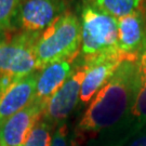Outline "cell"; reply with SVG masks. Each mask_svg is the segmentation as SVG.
Here are the masks:
<instances>
[{
  "label": "cell",
  "instance_id": "5",
  "mask_svg": "<svg viewBox=\"0 0 146 146\" xmlns=\"http://www.w3.org/2000/svg\"><path fill=\"white\" fill-rule=\"evenodd\" d=\"M84 75L86 66L84 60L73 75L48 100L41 118L53 128L67 122L70 114L80 103V91Z\"/></svg>",
  "mask_w": 146,
  "mask_h": 146
},
{
  "label": "cell",
  "instance_id": "13",
  "mask_svg": "<svg viewBox=\"0 0 146 146\" xmlns=\"http://www.w3.org/2000/svg\"><path fill=\"white\" fill-rule=\"evenodd\" d=\"M54 128L46 120L40 118L31 129L23 146H50Z\"/></svg>",
  "mask_w": 146,
  "mask_h": 146
},
{
  "label": "cell",
  "instance_id": "14",
  "mask_svg": "<svg viewBox=\"0 0 146 146\" xmlns=\"http://www.w3.org/2000/svg\"><path fill=\"white\" fill-rule=\"evenodd\" d=\"M26 0H0V33L12 31L17 11Z\"/></svg>",
  "mask_w": 146,
  "mask_h": 146
},
{
  "label": "cell",
  "instance_id": "8",
  "mask_svg": "<svg viewBox=\"0 0 146 146\" xmlns=\"http://www.w3.org/2000/svg\"><path fill=\"white\" fill-rule=\"evenodd\" d=\"M46 105L33 100L29 105L0 122V146H23L31 129L42 117Z\"/></svg>",
  "mask_w": 146,
  "mask_h": 146
},
{
  "label": "cell",
  "instance_id": "15",
  "mask_svg": "<svg viewBox=\"0 0 146 146\" xmlns=\"http://www.w3.org/2000/svg\"><path fill=\"white\" fill-rule=\"evenodd\" d=\"M132 114L143 125H146V82L143 79L139 92L136 94L135 102L132 108Z\"/></svg>",
  "mask_w": 146,
  "mask_h": 146
},
{
  "label": "cell",
  "instance_id": "7",
  "mask_svg": "<svg viewBox=\"0 0 146 146\" xmlns=\"http://www.w3.org/2000/svg\"><path fill=\"white\" fill-rule=\"evenodd\" d=\"M125 58H125L119 51H114L84 60L86 75L80 91L81 104H88L92 101L110 81L117 68Z\"/></svg>",
  "mask_w": 146,
  "mask_h": 146
},
{
  "label": "cell",
  "instance_id": "6",
  "mask_svg": "<svg viewBox=\"0 0 146 146\" xmlns=\"http://www.w3.org/2000/svg\"><path fill=\"white\" fill-rule=\"evenodd\" d=\"M67 8L68 0H26L16 13L12 31L42 33Z\"/></svg>",
  "mask_w": 146,
  "mask_h": 146
},
{
  "label": "cell",
  "instance_id": "16",
  "mask_svg": "<svg viewBox=\"0 0 146 146\" xmlns=\"http://www.w3.org/2000/svg\"><path fill=\"white\" fill-rule=\"evenodd\" d=\"M50 146H70L69 128L67 122H64L54 128Z\"/></svg>",
  "mask_w": 146,
  "mask_h": 146
},
{
  "label": "cell",
  "instance_id": "19",
  "mask_svg": "<svg viewBox=\"0 0 146 146\" xmlns=\"http://www.w3.org/2000/svg\"><path fill=\"white\" fill-rule=\"evenodd\" d=\"M5 34H3V33H0V40H1V39L5 37Z\"/></svg>",
  "mask_w": 146,
  "mask_h": 146
},
{
  "label": "cell",
  "instance_id": "10",
  "mask_svg": "<svg viewBox=\"0 0 146 146\" xmlns=\"http://www.w3.org/2000/svg\"><path fill=\"white\" fill-rule=\"evenodd\" d=\"M117 25V50L125 58H136L145 36L144 7L131 14L118 19Z\"/></svg>",
  "mask_w": 146,
  "mask_h": 146
},
{
  "label": "cell",
  "instance_id": "9",
  "mask_svg": "<svg viewBox=\"0 0 146 146\" xmlns=\"http://www.w3.org/2000/svg\"><path fill=\"white\" fill-rule=\"evenodd\" d=\"M80 55L49 64L37 72L36 91L34 100L46 105L48 100L62 87L82 63Z\"/></svg>",
  "mask_w": 146,
  "mask_h": 146
},
{
  "label": "cell",
  "instance_id": "18",
  "mask_svg": "<svg viewBox=\"0 0 146 146\" xmlns=\"http://www.w3.org/2000/svg\"><path fill=\"white\" fill-rule=\"evenodd\" d=\"M125 146H146V125Z\"/></svg>",
  "mask_w": 146,
  "mask_h": 146
},
{
  "label": "cell",
  "instance_id": "2",
  "mask_svg": "<svg viewBox=\"0 0 146 146\" xmlns=\"http://www.w3.org/2000/svg\"><path fill=\"white\" fill-rule=\"evenodd\" d=\"M81 26L79 16L67 11L40 34L36 43L38 70L49 64L80 54Z\"/></svg>",
  "mask_w": 146,
  "mask_h": 146
},
{
  "label": "cell",
  "instance_id": "1",
  "mask_svg": "<svg viewBox=\"0 0 146 146\" xmlns=\"http://www.w3.org/2000/svg\"><path fill=\"white\" fill-rule=\"evenodd\" d=\"M142 76L136 58H125L89 103L73 133L70 146H125L144 125L132 114Z\"/></svg>",
  "mask_w": 146,
  "mask_h": 146
},
{
  "label": "cell",
  "instance_id": "12",
  "mask_svg": "<svg viewBox=\"0 0 146 146\" xmlns=\"http://www.w3.org/2000/svg\"><path fill=\"white\" fill-rule=\"evenodd\" d=\"M95 8L116 20L141 9L145 0H88Z\"/></svg>",
  "mask_w": 146,
  "mask_h": 146
},
{
  "label": "cell",
  "instance_id": "17",
  "mask_svg": "<svg viewBox=\"0 0 146 146\" xmlns=\"http://www.w3.org/2000/svg\"><path fill=\"white\" fill-rule=\"evenodd\" d=\"M144 12H145V22H146V0L144 2ZM136 62L139 65V69L141 73L142 79L146 82V27H145V36H144V40L141 46V49L136 55Z\"/></svg>",
  "mask_w": 146,
  "mask_h": 146
},
{
  "label": "cell",
  "instance_id": "3",
  "mask_svg": "<svg viewBox=\"0 0 146 146\" xmlns=\"http://www.w3.org/2000/svg\"><path fill=\"white\" fill-rule=\"evenodd\" d=\"M80 58L89 60L117 50V20L84 0L80 11Z\"/></svg>",
  "mask_w": 146,
  "mask_h": 146
},
{
  "label": "cell",
  "instance_id": "4",
  "mask_svg": "<svg viewBox=\"0 0 146 146\" xmlns=\"http://www.w3.org/2000/svg\"><path fill=\"white\" fill-rule=\"evenodd\" d=\"M41 33L19 31L0 40V76L21 79L38 70L36 43Z\"/></svg>",
  "mask_w": 146,
  "mask_h": 146
},
{
  "label": "cell",
  "instance_id": "11",
  "mask_svg": "<svg viewBox=\"0 0 146 146\" xmlns=\"http://www.w3.org/2000/svg\"><path fill=\"white\" fill-rule=\"evenodd\" d=\"M37 72L24 78L16 79L5 90L0 96V122L10 118L33 102L36 91Z\"/></svg>",
  "mask_w": 146,
  "mask_h": 146
}]
</instances>
